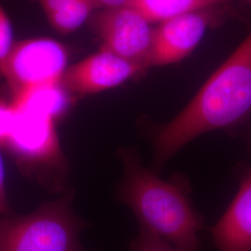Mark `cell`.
Listing matches in <instances>:
<instances>
[{
    "label": "cell",
    "mask_w": 251,
    "mask_h": 251,
    "mask_svg": "<svg viewBox=\"0 0 251 251\" xmlns=\"http://www.w3.org/2000/svg\"><path fill=\"white\" fill-rule=\"evenodd\" d=\"M120 157L124 176L117 199L132 211L138 225L182 251H200L199 233L205 222L193 204L188 183L161 179L144 167L132 149L121 150Z\"/></svg>",
    "instance_id": "obj_2"
},
{
    "label": "cell",
    "mask_w": 251,
    "mask_h": 251,
    "mask_svg": "<svg viewBox=\"0 0 251 251\" xmlns=\"http://www.w3.org/2000/svg\"><path fill=\"white\" fill-rule=\"evenodd\" d=\"M214 9L181 14L154 27L150 67L178 63L191 53L216 19Z\"/></svg>",
    "instance_id": "obj_8"
},
{
    "label": "cell",
    "mask_w": 251,
    "mask_h": 251,
    "mask_svg": "<svg viewBox=\"0 0 251 251\" xmlns=\"http://www.w3.org/2000/svg\"><path fill=\"white\" fill-rule=\"evenodd\" d=\"M54 118L31 112L17 111L13 128L4 144L27 171L48 187L46 174L64 173L66 162L54 125Z\"/></svg>",
    "instance_id": "obj_4"
},
{
    "label": "cell",
    "mask_w": 251,
    "mask_h": 251,
    "mask_svg": "<svg viewBox=\"0 0 251 251\" xmlns=\"http://www.w3.org/2000/svg\"><path fill=\"white\" fill-rule=\"evenodd\" d=\"M74 191L25 215H0V251H93L80 242L89 224L75 212Z\"/></svg>",
    "instance_id": "obj_3"
},
{
    "label": "cell",
    "mask_w": 251,
    "mask_h": 251,
    "mask_svg": "<svg viewBox=\"0 0 251 251\" xmlns=\"http://www.w3.org/2000/svg\"><path fill=\"white\" fill-rule=\"evenodd\" d=\"M129 251H184L175 247L158 234L139 225L138 234L129 244Z\"/></svg>",
    "instance_id": "obj_13"
},
{
    "label": "cell",
    "mask_w": 251,
    "mask_h": 251,
    "mask_svg": "<svg viewBox=\"0 0 251 251\" xmlns=\"http://www.w3.org/2000/svg\"><path fill=\"white\" fill-rule=\"evenodd\" d=\"M132 0H94L97 9H111L128 6Z\"/></svg>",
    "instance_id": "obj_18"
},
{
    "label": "cell",
    "mask_w": 251,
    "mask_h": 251,
    "mask_svg": "<svg viewBox=\"0 0 251 251\" xmlns=\"http://www.w3.org/2000/svg\"><path fill=\"white\" fill-rule=\"evenodd\" d=\"M75 0H39L47 17H50L58 10L71 4Z\"/></svg>",
    "instance_id": "obj_17"
},
{
    "label": "cell",
    "mask_w": 251,
    "mask_h": 251,
    "mask_svg": "<svg viewBox=\"0 0 251 251\" xmlns=\"http://www.w3.org/2000/svg\"><path fill=\"white\" fill-rule=\"evenodd\" d=\"M132 6L100 9L90 25L101 48L144 67L150 68L154 27Z\"/></svg>",
    "instance_id": "obj_6"
},
{
    "label": "cell",
    "mask_w": 251,
    "mask_h": 251,
    "mask_svg": "<svg viewBox=\"0 0 251 251\" xmlns=\"http://www.w3.org/2000/svg\"><path fill=\"white\" fill-rule=\"evenodd\" d=\"M12 45L11 25L4 9L0 6V63L6 58Z\"/></svg>",
    "instance_id": "obj_15"
},
{
    "label": "cell",
    "mask_w": 251,
    "mask_h": 251,
    "mask_svg": "<svg viewBox=\"0 0 251 251\" xmlns=\"http://www.w3.org/2000/svg\"><path fill=\"white\" fill-rule=\"evenodd\" d=\"M144 71V67L100 49L67 67L61 84L69 93L90 95L116 88Z\"/></svg>",
    "instance_id": "obj_7"
},
{
    "label": "cell",
    "mask_w": 251,
    "mask_h": 251,
    "mask_svg": "<svg viewBox=\"0 0 251 251\" xmlns=\"http://www.w3.org/2000/svg\"><path fill=\"white\" fill-rule=\"evenodd\" d=\"M251 111V33L153 140L155 172L198 136L228 127Z\"/></svg>",
    "instance_id": "obj_1"
},
{
    "label": "cell",
    "mask_w": 251,
    "mask_h": 251,
    "mask_svg": "<svg viewBox=\"0 0 251 251\" xmlns=\"http://www.w3.org/2000/svg\"><path fill=\"white\" fill-rule=\"evenodd\" d=\"M95 9L97 8L94 0H75L48 19L57 32L67 35L78 29Z\"/></svg>",
    "instance_id": "obj_12"
},
{
    "label": "cell",
    "mask_w": 251,
    "mask_h": 251,
    "mask_svg": "<svg viewBox=\"0 0 251 251\" xmlns=\"http://www.w3.org/2000/svg\"><path fill=\"white\" fill-rule=\"evenodd\" d=\"M210 233L219 251H251V168L243 172L235 197Z\"/></svg>",
    "instance_id": "obj_9"
},
{
    "label": "cell",
    "mask_w": 251,
    "mask_h": 251,
    "mask_svg": "<svg viewBox=\"0 0 251 251\" xmlns=\"http://www.w3.org/2000/svg\"><path fill=\"white\" fill-rule=\"evenodd\" d=\"M68 94L61 83L45 84L14 94L12 105L17 111L31 112L56 119L67 107Z\"/></svg>",
    "instance_id": "obj_10"
},
{
    "label": "cell",
    "mask_w": 251,
    "mask_h": 251,
    "mask_svg": "<svg viewBox=\"0 0 251 251\" xmlns=\"http://www.w3.org/2000/svg\"><path fill=\"white\" fill-rule=\"evenodd\" d=\"M67 62V50L56 40L27 39L12 45L0 63V72L16 94L36 86L61 83Z\"/></svg>",
    "instance_id": "obj_5"
},
{
    "label": "cell",
    "mask_w": 251,
    "mask_h": 251,
    "mask_svg": "<svg viewBox=\"0 0 251 251\" xmlns=\"http://www.w3.org/2000/svg\"><path fill=\"white\" fill-rule=\"evenodd\" d=\"M9 213V206L5 181V167L0 154V215H8Z\"/></svg>",
    "instance_id": "obj_16"
},
{
    "label": "cell",
    "mask_w": 251,
    "mask_h": 251,
    "mask_svg": "<svg viewBox=\"0 0 251 251\" xmlns=\"http://www.w3.org/2000/svg\"><path fill=\"white\" fill-rule=\"evenodd\" d=\"M245 1H246V2H248L249 4H251V0H245Z\"/></svg>",
    "instance_id": "obj_19"
},
{
    "label": "cell",
    "mask_w": 251,
    "mask_h": 251,
    "mask_svg": "<svg viewBox=\"0 0 251 251\" xmlns=\"http://www.w3.org/2000/svg\"><path fill=\"white\" fill-rule=\"evenodd\" d=\"M229 0H132L128 6L138 9L152 24L202 9L225 5Z\"/></svg>",
    "instance_id": "obj_11"
},
{
    "label": "cell",
    "mask_w": 251,
    "mask_h": 251,
    "mask_svg": "<svg viewBox=\"0 0 251 251\" xmlns=\"http://www.w3.org/2000/svg\"><path fill=\"white\" fill-rule=\"evenodd\" d=\"M16 119V110L12 103L0 101V144H4L10 134Z\"/></svg>",
    "instance_id": "obj_14"
}]
</instances>
